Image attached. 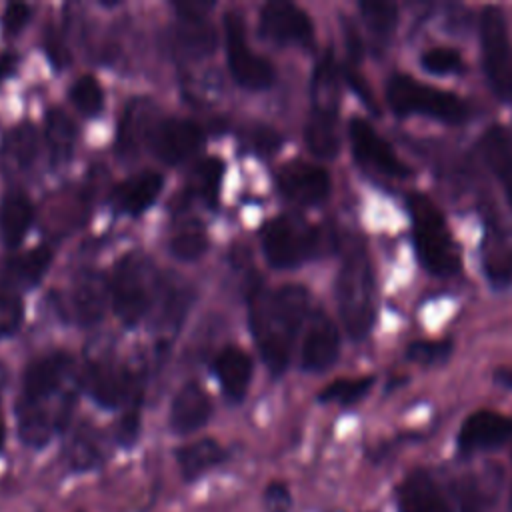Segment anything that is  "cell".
I'll use <instances>...</instances> for the list:
<instances>
[{
	"mask_svg": "<svg viewBox=\"0 0 512 512\" xmlns=\"http://www.w3.org/2000/svg\"><path fill=\"white\" fill-rule=\"evenodd\" d=\"M70 100L72 104L86 116H94L102 110L104 92L94 76H80L70 86Z\"/></svg>",
	"mask_w": 512,
	"mask_h": 512,
	"instance_id": "obj_38",
	"label": "cell"
},
{
	"mask_svg": "<svg viewBox=\"0 0 512 512\" xmlns=\"http://www.w3.org/2000/svg\"><path fill=\"white\" fill-rule=\"evenodd\" d=\"M386 102L398 116L422 114L446 124L468 120V104L454 92L414 80L408 74H394L386 84Z\"/></svg>",
	"mask_w": 512,
	"mask_h": 512,
	"instance_id": "obj_4",
	"label": "cell"
},
{
	"mask_svg": "<svg viewBox=\"0 0 512 512\" xmlns=\"http://www.w3.org/2000/svg\"><path fill=\"white\" fill-rule=\"evenodd\" d=\"M280 192L296 204L312 206L330 194V176L328 172L306 160H290L280 166L276 174Z\"/></svg>",
	"mask_w": 512,
	"mask_h": 512,
	"instance_id": "obj_12",
	"label": "cell"
},
{
	"mask_svg": "<svg viewBox=\"0 0 512 512\" xmlns=\"http://www.w3.org/2000/svg\"><path fill=\"white\" fill-rule=\"evenodd\" d=\"M348 136L354 158L364 168L392 178H406L410 174V168L400 160L394 148L374 130L368 120L358 116L352 118L348 126Z\"/></svg>",
	"mask_w": 512,
	"mask_h": 512,
	"instance_id": "obj_9",
	"label": "cell"
},
{
	"mask_svg": "<svg viewBox=\"0 0 512 512\" xmlns=\"http://www.w3.org/2000/svg\"><path fill=\"white\" fill-rule=\"evenodd\" d=\"M208 248V236L206 228L198 220H188L178 226V230L170 238V252L178 260H196L200 258Z\"/></svg>",
	"mask_w": 512,
	"mask_h": 512,
	"instance_id": "obj_36",
	"label": "cell"
},
{
	"mask_svg": "<svg viewBox=\"0 0 512 512\" xmlns=\"http://www.w3.org/2000/svg\"><path fill=\"white\" fill-rule=\"evenodd\" d=\"M450 354L448 340H418L408 346V358L420 364H438Z\"/></svg>",
	"mask_w": 512,
	"mask_h": 512,
	"instance_id": "obj_43",
	"label": "cell"
},
{
	"mask_svg": "<svg viewBox=\"0 0 512 512\" xmlns=\"http://www.w3.org/2000/svg\"><path fill=\"white\" fill-rule=\"evenodd\" d=\"M374 378L372 376H360V378H340L328 384L320 392L322 402H338V404H352L358 402L370 388Z\"/></svg>",
	"mask_w": 512,
	"mask_h": 512,
	"instance_id": "obj_37",
	"label": "cell"
},
{
	"mask_svg": "<svg viewBox=\"0 0 512 512\" xmlns=\"http://www.w3.org/2000/svg\"><path fill=\"white\" fill-rule=\"evenodd\" d=\"M38 156V132L32 124L12 128L0 146V166L8 176H20L30 170Z\"/></svg>",
	"mask_w": 512,
	"mask_h": 512,
	"instance_id": "obj_23",
	"label": "cell"
},
{
	"mask_svg": "<svg viewBox=\"0 0 512 512\" xmlns=\"http://www.w3.org/2000/svg\"><path fill=\"white\" fill-rule=\"evenodd\" d=\"M510 512H512V496H510Z\"/></svg>",
	"mask_w": 512,
	"mask_h": 512,
	"instance_id": "obj_53",
	"label": "cell"
},
{
	"mask_svg": "<svg viewBox=\"0 0 512 512\" xmlns=\"http://www.w3.org/2000/svg\"><path fill=\"white\" fill-rule=\"evenodd\" d=\"M224 174V164L220 158H206L198 162L188 178L186 194L196 196L208 206H214L218 202V188Z\"/></svg>",
	"mask_w": 512,
	"mask_h": 512,
	"instance_id": "obj_34",
	"label": "cell"
},
{
	"mask_svg": "<svg viewBox=\"0 0 512 512\" xmlns=\"http://www.w3.org/2000/svg\"><path fill=\"white\" fill-rule=\"evenodd\" d=\"M320 244V230L298 214H280L262 228V250L274 268L300 266L320 250Z\"/></svg>",
	"mask_w": 512,
	"mask_h": 512,
	"instance_id": "obj_6",
	"label": "cell"
},
{
	"mask_svg": "<svg viewBox=\"0 0 512 512\" xmlns=\"http://www.w3.org/2000/svg\"><path fill=\"white\" fill-rule=\"evenodd\" d=\"M46 50H48V54H50V58H52L54 64H58V66H64V64H66L68 52H66L64 44L60 42V38H58L56 34H52V32L46 36Z\"/></svg>",
	"mask_w": 512,
	"mask_h": 512,
	"instance_id": "obj_48",
	"label": "cell"
},
{
	"mask_svg": "<svg viewBox=\"0 0 512 512\" xmlns=\"http://www.w3.org/2000/svg\"><path fill=\"white\" fill-rule=\"evenodd\" d=\"M212 414V402L206 390L196 384H184L172 400L170 408V428L176 434H190L202 428Z\"/></svg>",
	"mask_w": 512,
	"mask_h": 512,
	"instance_id": "obj_20",
	"label": "cell"
},
{
	"mask_svg": "<svg viewBox=\"0 0 512 512\" xmlns=\"http://www.w3.org/2000/svg\"><path fill=\"white\" fill-rule=\"evenodd\" d=\"M138 428H140V412H138V404L134 402L130 406V410L124 414V418L120 420V424H118L116 440L122 446H130L138 438Z\"/></svg>",
	"mask_w": 512,
	"mask_h": 512,
	"instance_id": "obj_45",
	"label": "cell"
},
{
	"mask_svg": "<svg viewBox=\"0 0 512 512\" xmlns=\"http://www.w3.org/2000/svg\"><path fill=\"white\" fill-rule=\"evenodd\" d=\"M88 394L104 408H118L134 396L132 372L116 360L100 358L88 364L84 376Z\"/></svg>",
	"mask_w": 512,
	"mask_h": 512,
	"instance_id": "obj_14",
	"label": "cell"
},
{
	"mask_svg": "<svg viewBox=\"0 0 512 512\" xmlns=\"http://www.w3.org/2000/svg\"><path fill=\"white\" fill-rule=\"evenodd\" d=\"M292 504L290 492L282 482H272L264 490V506L268 512H288Z\"/></svg>",
	"mask_w": 512,
	"mask_h": 512,
	"instance_id": "obj_46",
	"label": "cell"
},
{
	"mask_svg": "<svg viewBox=\"0 0 512 512\" xmlns=\"http://www.w3.org/2000/svg\"><path fill=\"white\" fill-rule=\"evenodd\" d=\"M362 20L376 46H386L398 22V8L392 2H362Z\"/></svg>",
	"mask_w": 512,
	"mask_h": 512,
	"instance_id": "obj_35",
	"label": "cell"
},
{
	"mask_svg": "<svg viewBox=\"0 0 512 512\" xmlns=\"http://www.w3.org/2000/svg\"><path fill=\"white\" fill-rule=\"evenodd\" d=\"M336 300L346 332L360 340L374 324V272L362 244H352L336 278Z\"/></svg>",
	"mask_w": 512,
	"mask_h": 512,
	"instance_id": "obj_2",
	"label": "cell"
},
{
	"mask_svg": "<svg viewBox=\"0 0 512 512\" xmlns=\"http://www.w3.org/2000/svg\"><path fill=\"white\" fill-rule=\"evenodd\" d=\"M456 496L462 512H484L490 506V496L474 478H462L456 484Z\"/></svg>",
	"mask_w": 512,
	"mask_h": 512,
	"instance_id": "obj_42",
	"label": "cell"
},
{
	"mask_svg": "<svg viewBox=\"0 0 512 512\" xmlns=\"http://www.w3.org/2000/svg\"><path fill=\"white\" fill-rule=\"evenodd\" d=\"M30 18V6L24 4V2H10L6 8H4V16H2V28L6 34L14 36L18 34L26 22Z\"/></svg>",
	"mask_w": 512,
	"mask_h": 512,
	"instance_id": "obj_44",
	"label": "cell"
},
{
	"mask_svg": "<svg viewBox=\"0 0 512 512\" xmlns=\"http://www.w3.org/2000/svg\"><path fill=\"white\" fill-rule=\"evenodd\" d=\"M32 216H34L32 202L24 192L12 190L4 196V202L0 208V234L8 248H14L20 244V240L26 236L32 224Z\"/></svg>",
	"mask_w": 512,
	"mask_h": 512,
	"instance_id": "obj_28",
	"label": "cell"
},
{
	"mask_svg": "<svg viewBox=\"0 0 512 512\" xmlns=\"http://www.w3.org/2000/svg\"><path fill=\"white\" fill-rule=\"evenodd\" d=\"M494 380H496L500 386L512 390V368H500V370H496V372H494Z\"/></svg>",
	"mask_w": 512,
	"mask_h": 512,
	"instance_id": "obj_49",
	"label": "cell"
},
{
	"mask_svg": "<svg viewBox=\"0 0 512 512\" xmlns=\"http://www.w3.org/2000/svg\"><path fill=\"white\" fill-rule=\"evenodd\" d=\"M480 152L484 162L502 186V192L512 208V138L510 134L494 124L480 136Z\"/></svg>",
	"mask_w": 512,
	"mask_h": 512,
	"instance_id": "obj_22",
	"label": "cell"
},
{
	"mask_svg": "<svg viewBox=\"0 0 512 512\" xmlns=\"http://www.w3.org/2000/svg\"><path fill=\"white\" fill-rule=\"evenodd\" d=\"M340 352V334L336 324L322 312H316L306 328L302 342V366L310 372L328 370Z\"/></svg>",
	"mask_w": 512,
	"mask_h": 512,
	"instance_id": "obj_16",
	"label": "cell"
},
{
	"mask_svg": "<svg viewBox=\"0 0 512 512\" xmlns=\"http://www.w3.org/2000/svg\"><path fill=\"white\" fill-rule=\"evenodd\" d=\"M154 122V104L148 98L134 100L118 124V154L124 158L136 156L144 144H150Z\"/></svg>",
	"mask_w": 512,
	"mask_h": 512,
	"instance_id": "obj_19",
	"label": "cell"
},
{
	"mask_svg": "<svg viewBox=\"0 0 512 512\" xmlns=\"http://www.w3.org/2000/svg\"><path fill=\"white\" fill-rule=\"evenodd\" d=\"M2 382H4V370H2V366H0V386H2Z\"/></svg>",
	"mask_w": 512,
	"mask_h": 512,
	"instance_id": "obj_52",
	"label": "cell"
},
{
	"mask_svg": "<svg viewBox=\"0 0 512 512\" xmlns=\"http://www.w3.org/2000/svg\"><path fill=\"white\" fill-rule=\"evenodd\" d=\"M226 52L228 66L234 80L250 90H264L274 82L272 64L250 50L244 34V22L238 12H228L224 16Z\"/></svg>",
	"mask_w": 512,
	"mask_h": 512,
	"instance_id": "obj_8",
	"label": "cell"
},
{
	"mask_svg": "<svg viewBox=\"0 0 512 512\" xmlns=\"http://www.w3.org/2000/svg\"><path fill=\"white\" fill-rule=\"evenodd\" d=\"M70 364L72 360L64 352H52L34 360L26 368L22 380V396L18 402L50 410L48 402L70 374Z\"/></svg>",
	"mask_w": 512,
	"mask_h": 512,
	"instance_id": "obj_13",
	"label": "cell"
},
{
	"mask_svg": "<svg viewBox=\"0 0 512 512\" xmlns=\"http://www.w3.org/2000/svg\"><path fill=\"white\" fill-rule=\"evenodd\" d=\"M164 180L158 172L144 170L114 186L110 194V202L116 210L126 214H140L144 212L160 194Z\"/></svg>",
	"mask_w": 512,
	"mask_h": 512,
	"instance_id": "obj_21",
	"label": "cell"
},
{
	"mask_svg": "<svg viewBox=\"0 0 512 512\" xmlns=\"http://www.w3.org/2000/svg\"><path fill=\"white\" fill-rule=\"evenodd\" d=\"M312 108L310 114L338 118V102H340V80H338V66L330 52H326L314 68L312 74Z\"/></svg>",
	"mask_w": 512,
	"mask_h": 512,
	"instance_id": "obj_25",
	"label": "cell"
},
{
	"mask_svg": "<svg viewBox=\"0 0 512 512\" xmlns=\"http://www.w3.org/2000/svg\"><path fill=\"white\" fill-rule=\"evenodd\" d=\"M4 444V424H2V418H0V448Z\"/></svg>",
	"mask_w": 512,
	"mask_h": 512,
	"instance_id": "obj_51",
	"label": "cell"
},
{
	"mask_svg": "<svg viewBox=\"0 0 512 512\" xmlns=\"http://www.w3.org/2000/svg\"><path fill=\"white\" fill-rule=\"evenodd\" d=\"M46 142L50 148V158L54 164H62L72 156L76 142V126L60 108H50L44 124Z\"/></svg>",
	"mask_w": 512,
	"mask_h": 512,
	"instance_id": "obj_31",
	"label": "cell"
},
{
	"mask_svg": "<svg viewBox=\"0 0 512 512\" xmlns=\"http://www.w3.org/2000/svg\"><path fill=\"white\" fill-rule=\"evenodd\" d=\"M482 66L492 92L512 102V42L504 14L496 6H488L480 18Z\"/></svg>",
	"mask_w": 512,
	"mask_h": 512,
	"instance_id": "obj_7",
	"label": "cell"
},
{
	"mask_svg": "<svg viewBox=\"0 0 512 512\" xmlns=\"http://www.w3.org/2000/svg\"><path fill=\"white\" fill-rule=\"evenodd\" d=\"M512 438V418L496 410L472 412L460 426L458 448L466 454L492 450Z\"/></svg>",
	"mask_w": 512,
	"mask_h": 512,
	"instance_id": "obj_15",
	"label": "cell"
},
{
	"mask_svg": "<svg viewBox=\"0 0 512 512\" xmlns=\"http://www.w3.org/2000/svg\"><path fill=\"white\" fill-rule=\"evenodd\" d=\"M52 262V250L48 246L32 248L20 256H14L2 266V280L8 282V290L36 286ZM16 292V290H14Z\"/></svg>",
	"mask_w": 512,
	"mask_h": 512,
	"instance_id": "obj_26",
	"label": "cell"
},
{
	"mask_svg": "<svg viewBox=\"0 0 512 512\" xmlns=\"http://www.w3.org/2000/svg\"><path fill=\"white\" fill-rule=\"evenodd\" d=\"M178 16L176 40L180 50L190 58H204L212 54L218 38L204 12H178Z\"/></svg>",
	"mask_w": 512,
	"mask_h": 512,
	"instance_id": "obj_27",
	"label": "cell"
},
{
	"mask_svg": "<svg viewBox=\"0 0 512 512\" xmlns=\"http://www.w3.org/2000/svg\"><path fill=\"white\" fill-rule=\"evenodd\" d=\"M154 304L158 306L156 326L160 330L168 332L172 326L180 324V320L186 312V306H188L186 288L180 282H174V280H158V290H156Z\"/></svg>",
	"mask_w": 512,
	"mask_h": 512,
	"instance_id": "obj_32",
	"label": "cell"
},
{
	"mask_svg": "<svg viewBox=\"0 0 512 512\" xmlns=\"http://www.w3.org/2000/svg\"><path fill=\"white\" fill-rule=\"evenodd\" d=\"M12 62H14V56H4V58H0V76H4L6 72H8V68L12 66Z\"/></svg>",
	"mask_w": 512,
	"mask_h": 512,
	"instance_id": "obj_50",
	"label": "cell"
},
{
	"mask_svg": "<svg viewBox=\"0 0 512 512\" xmlns=\"http://www.w3.org/2000/svg\"><path fill=\"white\" fill-rule=\"evenodd\" d=\"M100 460V442L92 430H80L70 448V462L74 468H90Z\"/></svg>",
	"mask_w": 512,
	"mask_h": 512,
	"instance_id": "obj_41",
	"label": "cell"
},
{
	"mask_svg": "<svg viewBox=\"0 0 512 512\" xmlns=\"http://www.w3.org/2000/svg\"><path fill=\"white\" fill-rule=\"evenodd\" d=\"M482 268L492 286H508L512 282V246L498 228H488L482 242Z\"/></svg>",
	"mask_w": 512,
	"mask_h": 512,
	"instance_id": "obj_29",
	"label": "cell"
},
{
	"mask_svg": "<svg viewBox=\"0 0 512 512\" xmlns=\"http://www.w3.org/2000/svg\"><path fill=\"white\" fill-rule=\"evenodd\" d=\"M252 146L262 152V154H268L272 150H276L280 146V136L268 128V126H258L254 138H252Z\"/></svg>",
	"mask_w": 512,
	"mask_h": 512,
	"instance_id": "obj_47",
	"label": "cell"
},
{
	"mask_svg": "<svg viewBox=\"0 0 512 512\" xmlns=\"http://www.w3.org/2000/svg\"><path fill=\"white\" fill-rule=\"evenodd\" d=\"M304 138L308 150L318 158H334L340 150V136H338V118L314 116L308 114Z\"/></svg>",
	"mask_w": 512,
	"mask_h": 512,
	"instance_id": "obj_33",
	"label": "cell"
},
{
	"mask_svg": "<svg viewBox=\"0 0 512 512\" xmlns=\"http://www.w3.org/2000/svg\"><path fill=\"white\" fill-rule=\"evenodd\" d=\"M214 372L230 402H240L252 380V362L238 346H226L214 360Z\"/></svg>",
	"mask_w": 512,
	"mask_h": 512,
	"instance_id": "obj_24",
	"label": "cell"
},
{
	"mask_svg": "<svg viewBox=\"0 0 512 512\" xmlns=\"http://www.w3.org/2000/svg\"><path fill=\"white\" fill-rule=\"evenodd\" d=\"M310 294L300 284H286L274 292L252 286L248 296L250 330L260 356L272 374H282L288 366L294 336L308 316Z\"/></svg>",
	"mask_w": 512,
	"mask_h": 512,
	"instance_id": "obj_1",
	"label": "cell"
},
{
	"mask_svg": "<svg viewBox=\"0 0 512 512\" xmlns=\"http://www.w3.org/2000/svg\"><path fill=\"white\" fill-rule=\"evenodd\" d=\"M260 34L276 44H304L314 38V28L308 14L284 0H272L260 10Z\"/></svg>",
	"mask_w": 512,
	"mask_h": 512,
	"instance_id": "obj_10",
	"label": "cell"
},
{
	"mask_svg": "<svg viewBox=\"0 0 512 512\" xmlns=\"http://www.w3.org/2000/svg\"><path fill=\"white\" fill-rule=\"evenodd\" d=\"M414 246L420 264L434 276H452L460 270L458 248L438 206L424 194L408 196Z\"/></svg>",
	"mask_w": 512,
	"mask_h": 512,
	"instance_id": "obj_3",
	"label": "cell"
},
{
	"mask_svg": "<svg viewBox=\"0 0 512 512\" xmlns=\"http://www.w3.org/2000/svg\"><path fill=\"white\" fill-rule=\"evenodd\" d=\"M398 512H452V506L436 480L418 470L408 474L396 490Z\"/></svg>",
	"mask_w": 512,
	"mask_h": 512,
	"instance_id": "obj_17",
	"label": "cell"
},
{
	"mask_svg": "<svg viewBox=\"0 0 512 512\" xmlns=\"http://www.w3.org/2000/svg\"><path fill=\"white\" fill-rule=\"evenodd\" d=\"M204 142V132L200 124L188 118H164L158 120L150 148L166 164H180L194 156Z\"/></svg>",
	"mask_w": 512,
	"mask_h": 512,
	"instance_id": "obj_11",
	"label": "cell"
},
{
	"mask_svg": "<svg viewBox=\"0 0 512 512\" xmlns=\"http://www.w3.org/2000/svg\"><path fill=\"white\" fill-rule=\"evenodd\" d=\"M420 64L424 70H428L430 74H438V76L460 74L464 70V60H462L460 52L454 48H446V46L428 48L422 54Z\"/></svg>",
	"mask_w": 512,
	"mask_h": 512,
	"instance_id": "obj_39",
	"label": "cell"
},
{
	"mask_svg": "<svg viewBox=\"0 0 512 512\" xmlns=\"http://www.w3.org/2000/svg\"><path fill=\"white\" fill-rule=\"evenodd\" d=\"M108 300V284L102 272L98 270H82L72 284V292H70V306H72V314L74 318L88 326V324H96L102 314H104V306Z\"/></svg>",
	"mask_w": 512,
	"mask_h": 512,
	"instance_id": "obj_18",
	"label": "cell"
},
{
	"mask_svg": "<svg viewBox=\"0 0 512 512\" xmlns=\"http://www.w3.org/2000/svg\"><path fill=\"white\" fill-rule=\"evenodd\" d=\"M224 458H226L224 448L212 438H202L176 450V462L180 466L182 478L188 482L200 478L210 468L218 466Z\"/></svg>",
	"mask_w": 512,
	"mask_h": 512,
	"instance_id": "obj_30",
	"label": "cell"
},
{
	"mask_svg": "<svg viewBox=\"0 0 512 512\" xmlns=\"http://www.w3.org/2000/svg\"><path fill=\"white\" fill-rule=\"evenodd\" d=\"M158 278L142 254L124 256L110 278V296L116 316L126 326H136L154 304Z\"/></svg>",
	"mask_w": 512,
	"mask_h": 512,
	"instance_id": "obj_5",
	"label": "cell"
},
{
	"mask_svg": "<svg viewBox=\"0 0 512 512\" xmlns=\"http://www.w3.org/2000/svg\"><path fill=\"white\" fill-rule=\"evenodd\" d=\"M24 316V304L18 292L0 288V338L12 336Z\"/></svg>",
	"mask_w": 512,
	"mask_h": 512,
	"instance_id": "obj_40",
	"label": "cell"
}]
</instances>
